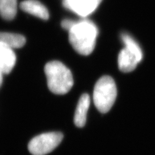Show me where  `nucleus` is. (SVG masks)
<instances>
[{
	"label": "nucleus",
	"instance_id": "4468645a",
	"mask_svg": "<svg viewBox=\"0 0 155 155\" xmlns=\"http://www.w3.org/2000/svg\"><path fill=\"white\" fill-rule=\"evenodd\" d=\"M3 72L0 71V87H1L3 82Z\"/></svg>",
	"mask_w": 155,
	"mask_h": 155
},
{
	"label": "nucleus",
	"instance_id": "9d476101",
	"mask_svg": "<svg viewBox=\"0 0 155 155\" xmlns=\"http://www.w3.org/2000/svg\"><path fill=\"white\" fill-rule=\"evenodd\" d=\"M26 42L25 38L19 34L0 32V43L13 48L22 47Z\"/></svg>",
	"mask_w": 155,
	"mask_h": 155
},
{
	"label": "nucleus",
	"instance_id": "ddd939ff",
	"mask_svg": "<svg viewBox=\"0 0 155 155\" xmlns=\"http://www.w3.org/2000/svg\"><path fill=\"white\" fill-rule=\"evenodd\" d=\"M76 23V22H74L72 20H70V19H64L61 22V27L65 29V30L69 31L71 28Z\"/></svg>",
	"mask_w": 155,
	"mask_h": 155
},
{
	"label": "nucleus",
	"instance_id": "9b49d317",
	"mask_svg": "<svg viewBox=\"0 0 155 155\" xmlns=\"http://www.w3.org/2000/svg\"><path fill=\"white\" fill-rule=\"evenodd\" d=\"M17 13V0H0V16L6 20H12Z\"/></svg>",
	"mask_w": 155,
	"mask_h": 155
},
{
	"label": "nucleus",
	"instance_id": "39448f33",
	"mask_svg": "<svg viewBox=\"0 0 155 155\" xmlns=\"http://www.w3.org/2000/svg\"><path fill=\"white\" fill-rule=\"evenodd\" d=\"M102 0H64L63 5L70 11L81 16L93 12Z\"/></svg>",
	"mask_w": 155,
	"mask_h": 155
},
{
	"label": "nucleus",
	"instance_id": "6e6552de",
	"mask_svg": "<svg viewBox=\"0 0 155 155\" xmlns=\"http://www.w3.org/2000/svg\"><path fill=\"white\" fill-rule=\"evenodd\" d=\"M90 101V97L87 94H84L81 96L77 105L74 118V124L77 127H82L85 125Z\"/></svg>",
	"mask_w": 155,
	"mask_h": 155
},
{
	"label": "nucleus",
	"instance_id": "1a4fd4ad",
	"mask_svg": "<svg viewBox=\"0 0 155 155\" xmlns=\"http://www.w3.org/2000/svg\"><path fill=\"white\" fill-rule=\"evenodd\" d=\"M138 60L133 52L125 48L120 51L118 55V67L123 72H129L135 69Z\"/></svg>",
	"mask_w": 155,
	"mask_h": 155
},
{
	"label": "nucleus",
	"instance_id": "423d86ee",
	"mask_svg": "<svg viewBox=\"0 0 155 155\" xmlns=\"http://www.w3.org/2000/svg\"><path fill=\"white\" fill-rule=\"evenodd\" d=\"M16 56L13 48L0 43V71L3 74H8L16 64Z\"/></svg>",
	"mask_w": 155,
	"mask_h": 155
},
{
	"label": "nucleus",
	"instance_id": "f03ea898",
	"mask_svg": "<svg viewBox=\"0 0 155 155\" xmlns=\"http://www.w3.org/2000/svg\"><path fill=\"white\" fill-rule=\"evenodd\" d=\"M47 85L49 90L56 94H65L74 84L71 71L58 61H52L45 66Z\"/></svg>",
	"mask_w": 155,
	"mask_h": 155
},
{
	"label": "nucleus",
	"instance_id": "20e7f679",
	"mask_svg": "<svg viewBox=\"0 0 155 155\" xmlns=\"http://www.w3.org/2000/svg\"><path fill=\"white\" fill-rule=\"evenodd\" d=\"M64 138L61 133L51 132L37 136L29 142L28 148L33 155H45L58 146Z\"/></svg>",
	"mask_w": 155,
	"mask_h": 155
},
{
	"label": "nucleus",
	"instance_id": "7ed1b4c3",
	"mask_svg": "<svg viewBox=\"0 0 155 155\" xmlns=\"http://www.w3.org/2000/svg\"><path fill=\"white\" fill-rule=\"evenodd\" d=\"M117 89L114 80L109 76L101 77L96 82L93 92L94 103L100 113H106L114 105Z\"/></svg>",
	"mask_w": 155,
	"mask_h": 155
},
{
	"label": "nucleus",
	"instance_id": "0eeeda50",
	"mask_svg": "<svg viewBox=\"0 0 155 155\" xmlns=\"http://www.w3.org/2000/svg\"><path fill=\"white\" fill-rule=\"evenodd\" d=\"M20 8L24 12L44 20H47L49 18L47 8L37 0H25L21 3Z\"/></svg>",
	"mask_w": 155,
	"mask_h": 155
},
{
	"label": "nucleus",
	"instance_id": "f8f14e48",
	"mask_svg": "<svg viewBox=\"0 0 155 155\" xmlns=\"http://www.w3.org/2000/svg\"><path fill=\"white\" fill-rule=\"evenodd\" d=\"M122 39L125 45V48L133 52V54L137 58L139 62L142 59V52L141 48L138 45V43L136 42L134 39L130 37L127 34H122Z\"/></svg>",
	"mask_w": 155,
	"mask_h": 155
},
{
	"label": "nucleus",
	"instance_id": "f257e3e1",
	"mask_svg": "<svg viewBox=\"0 0 155 155\" xmlns=\"http://www.w3.org/2000/svg\"><path fill=\"white\" fill-rule=\"evenodd\" d=\"M98 28L88 20L76 22L69 31V42L74 49L87 56L93 51L96 45Z\"/></svg>",
	"mask_w": 155,
	"mask_h": 155
}]
</instances>
